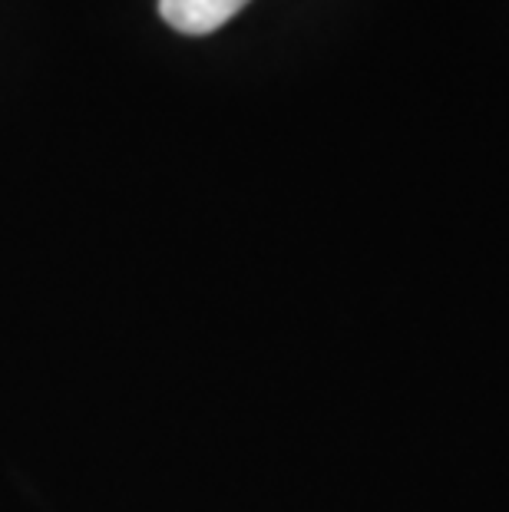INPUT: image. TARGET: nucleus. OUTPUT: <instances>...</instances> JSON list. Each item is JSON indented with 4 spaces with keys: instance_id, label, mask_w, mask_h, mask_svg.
<instances>
[{
    "instance_id": "f257e3e1",
    "label": "nucleus",
    "mask_w": 509,
    "mask_h": 512,
    "mask_svg": "<svg viewBox=\"0 0 509 512\" xmlns=\"http://www.w3.org/2000/svg\"><path fill=\"white\" fill-rule=\"evenodd\" d=\"M248 4V0H159L162 20L179 34H215Z\"/></svg>"
}]
</instances>
